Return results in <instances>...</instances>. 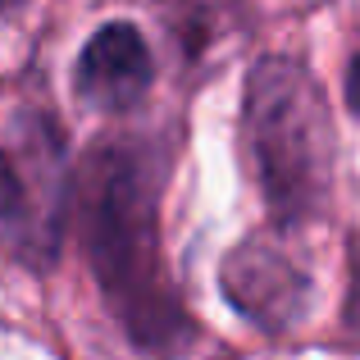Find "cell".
<instances>
[{
	"label": "cell",
	"mask_w": 360,
	"mask_h": 360,
	"mask_svg": "<svg viewBox=\"0 0 360 360\" xmlns=\"http://www.w3.org/2000/svg\"><path fill=\"white\" fill-rule=\"evenodd\" d=\"M242 146L283 224L319 210L333 174V123L315 78L297 60L269 55L251 69L242 96Z\"/></svg>",
	"instance_id": "cell-2"
},
{
	"label": "cell",
	"mask_w": 360,
	"mask_h": 360,
	"mask_svg": "<svg viewBox=\"0 0 360 360\" xmlns=\"http://www.w3.org/2000/svg\"><path fill=\"white\" fill-rule=\"evenodd\" d=\"M347 101H352V110L360 119V51L352 55V64H347Z\"/></svg>",
	"instance_id": "cell-6"
},
{
	"label": "cell",
	"mask_w": 360,
	"mask_h": 360,
	"mask_svg": "<svg viewBox=\"0 0 360 360\" xmlns=\"http://www.w3.org/2000/svg\"><path fill=\"white\" fill-rule=\"evenodd\" d=\"M82 238L110 306L137 342L178 347L187 319L160 264L155 178L132 146H96L78 174Z\"/></svg>",
	"instance_id": "cell-1"
},
{
	"label": "cell",
	"mask_w": 360,
	"mask_h": 360,
	"mask_svg": "<svg viewBox=\"0 0 360 360\" xmlns=\"http://www.w3.org/2000/svg\"><path fill=\"white\" fill-rule=\"evenodd\" d=\"M155 64H150V46L132 23H105L91 32L82 46L78 64H73V87L101 115H128L146 101Z\"/></svg>",
	"instance_id": "cell-4"
},
{
	"label": "cell",
	"mask_w": 360,
	"mask_h": 360,
	"mask_svg": "<svg viewBox=\"0 0 360 360\" xmlns=\"http://www.w3.org/2000/svg\"><path fill=\"white\" fill-rule=\"evenodd\" d=\"M69 155L46 110H27L9 123L5 150V233L23 264H51L60 251L69 210Z\"/></svg>",
	"instance_id": "cell-3"
},
{
	"label": "cell",
	"mask_w": 360,
	"mask_h": 360,
	"mask_svg": "<svg viewBox=\"0 0 360 360\" xmlns=\"http://www.w3.org/2000/svg\"><path fill=\"white\" fill-rule=\"evenodd\" d=\"M224 288H229L233 306L264 328H288L306 310V297H310V283L301 274V264H292V255L283 246H274L264 238L260 242L251 238L229 255Z\"/></svg>",
	"instance_id": "cell-5"
},
{
	"label": "cell",
	"mask_w": 360,
	"mask_h": 360,
	"mask_svg": "<svg viewBox=\"0 0 360 360\" xmlns=\"http://www.w3.org/2000/svg\"><path fill=\"white\" fill-rule=\"evenodd\" d=\"M9 5H23V0H9Z\"/></svg>",
	"instance_id": "cell-7"
}]
</instances>
